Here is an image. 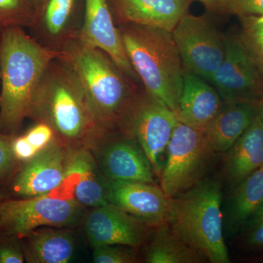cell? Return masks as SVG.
Segmentation results:
<instances>
[{"mask_svg": "<svg viewBox=\"0 0 263 263\" xmlns=\"http://www.w3.org/2000/svg\"><path fill=\"white\" fill-rule=\"evenodd\" d=\"M75 0H48L45 24L50 34L57 35L65 28Z\"/></svg>", "mask_w": 263, "mask_h": 263, "instance_id": "26", "label": "cell"}, {"mask_svg": "<svg viewBox=\"0 0 263 263\" xmlns=\"http://www.w3.org/2000/svg\"><path fill=\"white\" fill-rule=\"evenodd\" d=\"M60 52L41 46L22 27H10L0 40V130L11 136L29 117L33 98L48 66Z\"/></svg>", "mask_w": 263, "mask_h": 263, "instance_id": "2", "label": "cell"}, {"mask_svg": "<svg viewBox=\"0 0 263 263\" xmlns=\"http://www.w3.org/2000/svg\"><path fill=\"white\" fill-rule=\"evenodd\" d=\"M239 36L263 77V17L240 18Z\"/></svg>", "mask_w": 263, "mask_h": 263, "instance_id": "24", "label": "cell"}, {"mask_svg": "<svg viewBox=\"0 0 263 263\" xmlns=\"http://www.w3.org/2000/svg\"><path fill=\"white\" fill-rule=\"evenodd\" d=\"M60 57L75 74L98 122L117 129L138 93L135 81L105 52L79 40L67 44Z\"/></svg>", "mask_w": 263, "mask_h": 263, "instance_id": "4", "label": "cell"}, {"mask_svg": "<svg viewBox=\"0 0 263 263\" xmlns=\"http://www.w3.org/2000/svg\"><path fill=\"white\" fill-rule=\"evenodd\" d=\"M69 149L54 140L24 162L12 183L13 193L24 198L48 195L65 183Z\"/></svg>", "mask_w": 263, "mask_h": 263, "instance_id": "14", "label": "cell"}, {"mask_svg": "<svg viewBox=\"0 0 263 263\" xmlns=\"http://www.w3.org/2000/svg\"><path fill=\"white\" fill-rule=\"evenodd\" d=\"M243 242L254 249L263 248V204L243 226Z\"/></svg>", "mask_w": 263, "mask_h": 263, "instance_id": "28", "label": "cell"}, {"mask_svg": "<svg viewBox=\"0 0 263 263\" xmlns=\"http://www.w3.org/2000/svg\"><path fill=\"white\" fill-rule=\"evenodd\" d=\"M79 41L105 52L132 80L139 81L116 27L108 0H85V16Z\"/></svg>", "mask_w": 263, "mask_h": 263, "instance_id": "15", "label": "cell"}, {"mask_svg": "<svg viewBox=\"0 0 263 263\" xmlns=\"http://www.w3.org/2000/svg\"><path fill=\"white\" fill-rule=\"evenodd\" d=\"M230 15L263 17V0H224Z\"/></svg>", "mask_w": 263, "mask_h": 263, "instance_id": "29", "label": "cell"}, {"mask_svg": "<svg viewBox=\"0 0 263 263\" xmlns=\"http://www.w3.org/2000/svg\"><path fill=\"white\" fill-rule=\"evenodd\" d=\"M29 1L32 2V3H34V4L39 5V4H43V3H46V2H48V0H29Z\"/></svg>", "mask_w": 263, "mask_h": 263, "instance_id": "36", "label": "cell"}, {"mask_svg": "<svg viewBox=\"0 0 263 263\" xmlns=\"http://www.w3.org/2000/svg\"><path fill=\"white\" fill-rule=\"evenodd\" d=\"M205 81L195 74L184 72L177 114L179 122L202 132L224 104L214 86Z\"/></svg>", "mask_w": 263, "mask_h": 263, "instance_id": "18", "label": "cell"}, {"mask_svg": "<svg viewBox=\"0 0 263 263\" xmlns=\"http://www.w3.org/2000/svg\"><path fill=\"white\" fill-rule=\"evenodd\" d=\"M10 138L0 130V178L9 172L15 160Z\"/></svg>", "mask_w": 263, "mask_h": 263, "instance_id": "31", "label": "cell"}, {"mask_svg": "<svg viewBox=\"0 0 263 263\" xmlns=\"http://www.w3.org/2000/svg\"><path fill=\"white\" fill-rule=\"evenodd\" d=\"M259 114L260 116L261 119H262V122L263 123V98L260 102H259Z\"/></svg>", "mask_w": 263, "mask_h": 263, "instance_id": "35", "label": "cell"}, {"mask_svg": "<svg viewBox=\"0 0 263 263\" xmlns=\"http://www.w3.org/2000/svg\"><path fill=\"white\" fill-rule=\"evenodd\" d=\"M172 33L186 72L210 81L224 60L226 34L205 16L183 15Z\"/></svg>", "mask_w": 263, "mask_h": 263, "instance_id": "9", "label": "cell"}, {"mask_svg": "<svg viewBox=\"0 0 263 263\" xmlns=\"http://www.w3.org/2000/svg\"><path fill=\"white\" fill-rule=\"evenodd\" d=\"M226 153L224 174L231 188L263 164V123L259 113Z\"/></svg>", "mask_w": 263, "mask_h": 263, "instance_id": "19", "label": "cell"}, {"mask_svg": "<svg viewBox=\"0 0 263 263\" xmlns=\"http://www.w3.org/2000/svg\"><path fill=\"white\" fill-rule=\"evenodd\" d=\"M84 226L93 249L107 245L137 249L146 243L155 229L111 203L92 208L85 215Z\"/></svg>", "mask_w": 263, "mask_h": 263, "instance_id": "11", "label": "cell"}, {"mask_svg": "<svg viewBox=\"0 0 263 263\" xmlns=\"http://www.w3.org/2000/svg\"><path fill=\"white\" fill-rule=\"evenodd\" d=\"M194 0H110L120 24H133L172 32Z\"/></svg>", "mask_w": 263, "mask_h": 263, "instance_id": "16", "label": "cell"}, {"mask_svg": "<svg viewBox=\"0 0 263 263\" xmlns=\"http://www.w3.org/2000/svg\"><path fill=\"white\" fill-rule=\"evenodd\" d=\"M12 149L15 160L24 162L30 160L40 152L29 143L24 136L12 140Z\"/></svg>", "mask_w": 263, "mask_h": 263, "instance_id": "32", "label": "cell"}, {"mask_svg": "<svg viewBox=\"0 0 263 263\" xmlns=\"http://www.w3.org/2000/svg\"><path fill=\"white\" fill-rule=\"evenodd\" d=\"M0 40H1V33H0Z\"/></svg>", "mask_w": 263, "mask_h": 263, "instance_id": "39", "label": "cell"}, {"mask_svg": "<svg viewBox=\"0 0 263 263\" xmlns=\"http://www.w3.org/2000/svg\"><path fill=\"white\" fill-rule=\"evenodd\" d=\"M220 183L204 179L174 198L169 226L212 263H229L223 234Z\"/></svg>", "mask_w": 263, "mask_h": 263, "instance_id": "5", "label": "cell"}, {"mask_svg": "<svg viewBox=\"0 0 263 263\" xmlns=\"http://www.w3.org/2000/svg\"><path fill=\"white\" fill-rule=\"evenodd\" d=\"M84 205L72 197L48 195L9 200L0 205V231L11 236H24L43 227L72 228L84 219Z\"/></svg>", "mask_w": 263, "mask_h": 263, "instance_id": "8", "label": "cell"}, {"mask_svg": "<svg viewBox=\"0 0 263 263\" xmlns=\"http://www.w3.org/2000/svg\"><path fill=\"white\" fill-rule=\"evenodd\" d=\"M210 82L224 103H259L263 98V77L239 34H226L224 60Z\"/></svg>", "mask_w": 263, "mask_h": 263, "instance_id": "10", "label": "cell"}, {"mask_svg": "<svg viewBox=\"0 0 263 263\" xmlns=\"http://www.w3.org/2000/svg\"><path fill=\"white\" fill-rule=\"evenodd\" d=\"M66 181L72 186L71 197L84 207H99L109 203L107 179L89 148L69 150Z\"/></svg>", "mask_w": 263, "mask_h": 263, "instance_id": "17", "label": "cell"}, {"mask_svg": "<svg viewBox=\"0 0 263 263\" xmlns=\"http://www.w3.org/2000/svg\"><path fill=\"white\" fill-rule=\"evenodd\" d=\"M0 84H1V77H0Z\"/></svg>", "mask_w": 263, "mask_h": 263, "instance_id": "38", "label": "cell"}, {"mask_svg": "<svg viewBox=\"0 0 263 263\" xmlns=\"http://www.w3.org/2000/svg\"><path fill=\"white\" fill-rule=\"evenodd\" d=\"M29 117L50 126L55 140L69 150L91 149L111 132L98 122L80 83L65 62L53 60L48 66Z\"/></svg>", "mask_w": 263, "mask_h": 263, "instance_id": "1", "label": "cell"}, {"mask_svg": "<svg viewBox=\"0 0 263 263\" xmlns=\"http://www.w3.org/2000/svg\"><path fill=\"white\" fill-rule=\"evenodd\" d=\"M90 150L107 179L156 184L150 161L135 140L113 138L110 133Z\"/></svg>", "mask_w": 263, "mask_h": 263, "instance_id": "13", "label": "cell"}, {"mask_svg": "<svg viewBox=\"0 0 263 263\" xmlns=\"http://www.w3.org/2000/svg\"><path fill=\"white\" fill-rule=\"evenodd\" d=\"M109 203L153 228L167 226L172 219L174 198L157 184L107 179Z\"/></svg>", "mask_w": 263, "mask_h": 263, "instance_id": "12", "label": "cell"}, {"mask_svg": "<svg viewBox=\"0 0 263 263\" xmlns=\"http://www.w3.org/2000/svg\"><path fill=\"white\" fill-rule=\"evenodd\" d=\"M24 254L19 245L7 243L0 246V263H22Z\"/></svg>", "mask_w": 263, "mask_h": 263, "instance_id": "33", "label": "cell"}, {"mask_svg": "<svg viewBox=\"0 0 263 263\" xmlns=\"http://www.w3.org/2000/svg\"><path fill=\"white\" fill-rule=\"evenodd\" d=\"M32 19L27 0H0V33L10 27L29 26Z\"/></svg>", "mask_w": 263, "mask_h": 263, "instance_id": "25", "label": "cell"}, {"mask_svg": "<svg viewBox=\"0 0 263 263\" xmlns=\"http://www.w3.org/2000/svg\"><path fill=\"white\" fill-rule=\"evenodd\" d=\"M259 103L223 104L203 133L215 153H226L249 127L259 113Z\"/></svg>", "mask_w": 263, "mask_h": 263, "instance_id": "20", "label": "cell"}, {"mask_svg": "<svg viewBox=\"0 0 263 263\" xmlns=\"http://www.w3.org/2000/svg\"><path fill=\"white\" fill-rule=\"evenodd\" d=\"M179 122L177 115L168 107L146 90H138L117 129L140 145L159 179L167 146Z\"/></svg>", "mask_w": 263, "mask_h": 263, "instance_id": "6", "label": "cell"}, {"mask_svg": "<svg viewBox=\"0 0 263 263\" xmlns=\"http://www.w3.org/2000/svg\"><path fill=\"white\" fill-rule=\"evenodd\" d=\"M119 30L144 89L177 115L185 71L172 33L133 24H121Z\"/></svg>", "mask_w": 263, "mask_h": 263, "instance_id": "3", "label": "cell"}, {"mask_svg": "<svg viewBox=\"0 0 263 263\" xmlns=\"http://www.w3.org/2000/svg\"><path fill=\"white\" fill-rule=\"evenodd\" d=\"M233 189L226 207V229L234 235L263 204V164Z\"/></svg>", "mask_w": 263, "mask_h": 263, "instance_id": "22", "label": "cell"}, {"mask_svg": "<svg viewBox=\"0 0 263 263\" xmlns=\"http://www.w3.org/2000/svg\"><path fill=\"white\" fill-rule=\"evenodd\" d=\"M24 256L30 263H67L75 252V240L68 230L43 227L26 235Z\"/></svg>", "mask_w": 263, "mask_h": 263, "instance_id": "21", "label": "cell"}, {"mask_svg": "<svg viewBox=\"0 0 263 263\" xmlns=\"http://www.w3.org/2000/svg\"><path fill=\"white\" fill-rule=\"evenodd\" d=\"M1 200H2V197H1V195H0V205H1Z\"/></svg>", "mask_w": 263, "mask_h": 263, "instance_id": "37", "label": "cell"}, {"mask_svg": "<svg viewBox=\"0 0 263 263\" xmlns=\"http://www.w3.org/2000/svg\"><path fill=\"white\" fill-rule=\"evenodd\" d=\"M95 263H133L137 260L135 248L123 245H107L93 249Z\"/></svg>", "mask_w": 263, "mask_h": 263, "instance_id": "27", "label": "cell"}, {"mask_svg": "<svg viewBox=\"0 0 263 263\" xmlns=\"http://www.w3.org/2000/svg\"><path fill=\"white\" fill-rule=\"evenodd\" d=\"M148 263H201L206 259L169 224L155 228L147 248Z\"/></svg>", "mask_w": 263, "mask_h": 263, "instance_id": "23", "label": "cell"}, {"mask_svg": "<svg viewBox=\"0 0 263 263\" xmlns=\"http://www.w3.org/2000/svg\"><path fill=\"white\" fill-rule=\"evenodd\" d=\"M24 136L29 143L40 152L55 140L53 129L48 124L43 122H37Z\"/></svg>", "mask_w": 263, "mask_h": 263, "instance_id": "30", "label": "cell"}, {"mask_svg": "<svg viewBox=\"0 0 263 263\" xmlns=\"http://www.w3.org/2000/svg\"><path fill=\"white\" fill-rule=\"evenodd\" d=\"M215 155L202 131L178 123L159 178L160 187L171 198L179 196L205 179Z\"/></svg>", "mask_w": 263, "mask_h": 263, "instance_id": "7", "label": "cell"}, {"mask_svg": "<svg viewBox=\"0 0 263 263\" xmlns=\"http://www.w3.org/2000/svg\"><path fill=\"white\" fill-rule=\"evenodd\" d=\"M201 3L208 11L213 14L224 16L230 15L224 0H194Z\"/></svg>", "mask_w": 263, "mask_h": 263, "instance_id": "34", "label": "cell"}]
</instances>
